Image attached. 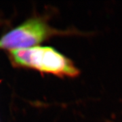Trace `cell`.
<instances>
[{"label": "cell", "instance_id": "1", "mask_svg": "<svg viewBox=\"0 0 122 122\" xmlns=\"http://www.w3.org/2000/svg\"><path fill=\"white\" fill-rule=\"evenodd\" d=\"M10 53L18 65L59 76L75 77L79 74V70L69 59L50 47L35 46Z\"/></svg>", "mask_w": 122, "mask_h": 122}, {"label": "cell", "instance_id": "2", "mask_svg": "<svg viewBox=\"0 0 122 122\" xmlns=\"http://www.w3.org/2000/svg\"><path fill=\"white\" fill-rule=\"evenodd\" d=\"M52 33L44 20L31 18L4 35L0 39V49L13 51L33 48Z\"/></svg>", "mask_w": 122, "mask_h": 122}]
</instances>
